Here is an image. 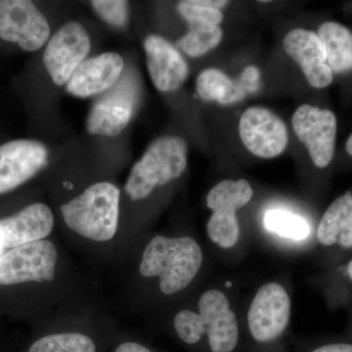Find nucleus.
<instances>
[{
	"label": "nucleus",
	"mask_w": 352,
	"mask_h": 352,
	"mask_svg": "<svg viewBox=\"0 0 352 352\" xmlns=\"http://www.w3.org/2000/svg\"><path fill=\"white\" fill-rule=\"evenodd\" d=\"M120 190L109 182L95 183L61 207L67 226L97 242L113 239L119 222Z\"/></svg>",
	"instance_id": "obj_2"
},
{
	"label": "nucleus",
	"mask_w": 352,
	"mask_h": 352,
	"mask_svg": "<svg viewBox=\"0 0 352 352\" xmlns=\"http://www.w3.org/2000/svg\"><path fill=\"white\" fill-rule=\"evenodd\" d=\"M187 168V144L177 136H164L150 145L134 164L126 184L132 201L143 200L157 187L177 179Z\"/></svg>",
	"instance_id": "obj_3"
},
{
	"label": "nucleus",
	"mask_w": 352,
	"mask_h": 352,
	"mask_svg": "<svg viewBox=\"0 0 352 352\" xmlns=\"http://www.w3.org/2000/svg\"><path fill=\"white\" fill-rule=\"evenodd\" d=\"M346 149L347 153H349V156L352 157V134L351 138H349V140H347Z\"/></svg>",
	"instance_id": "obj_30"
},
{
	"label": "nucleus",
	"mask_w": 352,
	"mask_h": 352,
	"mask_svg": "<svg viewBox=\"0 0 352 352\" xmlns=\"http://www.w3.org/2000/svg\"><path fill=\"white\" fill-rule=\"evenodd\" d=\"M222 39L219 25H194L176 41V47L191 57H201L214 50Z\"/></svg>",
	"instance_id": "obj_23"
},
{
	"label": "nucleus",
	"mask_w": 352,
	"mask_h": 352,
	"mask_svg": "<svg viewBox=\"0 0 352 352\" xmlns=\"http://www.w3.org/2000/svg\"><path fill=\"white\" fill-rule=\"evenodd\" d=\"M310 352H352V342H330L316 347Z\"/></svg>",
	"instance_id": "obj_27"
},
{
	"label": "nucleus",
	"mask_w": 352,
	"mask_h": 352,
	"mask_svg": "<svg viewBox=\"0 0 352 352\" xmlns=\"http://www.w3.org/2000/svg\"><path fill=\"white\" fill-rule=\"evenodd\" d=\"M254 190L245 179H226L214 185L207 196V207L212 210L208 220V239L219 249L228 251L241 241L238 212L251 201Z\"/></svg>",
	"instance_id": "obj_4"
},
{
	"label": "nucleus",
	"mask_w": 352,
	"mask_h": 352,
	"mask_svg": "<svg viewBox=\"0 0 352 352\" xmlns=\"http://www.w3.org/2000/svg\"><path fill=\"white\" fill-rule=\"evenodd\" d=\"M292 317V300L288 289L271 281L256 289L248 308L245 323L252 340L270 344L283 337Z\"/></svg>",
	"instance_id": "obj_5"
},
{
	"label": "nucleus",
	"mask_w": 352,
	"mask_h": 352,
	"mask_svg": "<svg viewBox=\"0 0 352 352\" xmlns=\"http://www.w3.org/2000/svg\"><path fill=\"white\" fill-rule=\"evenodd\" d=\"M50 36V24L34 2L0 0V38L3 41L32 52L43 47Z\"/></svg>",
	"instance_id": "obj_8"
},
{
	"label": "nucleus",
	"mask_w": 352,
	"mask_h": 352,
	"mask_svg": "<svg viewBox=\"0 0 352 352\" xmlns=\"http://www.w3.org/2000/svg\"><path fill=\"white\" fill-rule=\"evenodd\" d=\"M54 227V217L47 206L34 204L18 214L0 219V247L4 252L43 240Z\"/></svg>",
	"instance_id": "obj_16"
},
{
	"label": "nucleus",
	"mask_w": 352,
	"mask_h": 352,
	"mask_svg": "<svg viewBox=\"0 0 352 352\" xmlns=\"http://www.w3.org/2000/svg\"><path fill=\"white\" fill-rule=\"evenodd\" d=\"M90 46L87 32L76 21H69L55 32L43 53L44 66L55 85L68 83L85 61Z\"/></svg>",
	"instance_id": "obj_9"
},
{
	"label": "nucleus",
	"mask_w": 352,
	"mask_h": 352,
	"mask_svg": "<svg viewBox=\"0 0 352 352\" xmlns=\"http://www.w3.org/2000/svg\"><path fill=\"white\" fill-rule=\"evenodd\" d=\"M226 0H185L178 3L180 15L194 25H219L223 20L220 9L228 6Z\"/></svg>",
	"instance_id": "obj_22"
},
{
	"label": "nucleus",
	"mask_w": 352,
	"mask_h": 352,
	"mask_svg": "<svg viewBox=\"0 0 352 352\" xmlns=\"http://www.w3.org/2000/svg\"><path fill=\"white\" fill-rule=\"evenodd\" d=\"M124 67V59L115 52L85 60L69 78L67 90L82 98L101 94L119 82Z\"/></svg>",
	"instance_id": "obj_17"
},
{
	"label": "nucleus",
	"mask_w": 352,
	"mask_h": 352,
	"mask_svg": "<svg viewBox=\"0 0 352 352\" xmlns=\"http://www.w3.org/2000/svg\"><path fill=\"white\" fill-rule=\"evenodd\" d=\"M259 78L261 75H259L258 69L254 66H250L243 72L239 82L247 94H254L258 90L259 82H261Z\"/></svg>",
	"instance_id": "obj_26"
},
{
	"label": "nucleus",
	"mask_w": 352,
	"mask_h": 352,
	"mask_svg": "<svg viewBox=\"0 0 352 352\" xmlns=\"http://www.w3.org/2000/svg\"><path fill=\"white\" fill-rule=\"evenodd\" d=\"M4 254H6V252H4V250L2 249L1 247H0V258H1V256H3Z\"/></svg>",
	"instance_id": "obj_31"
},
{
	"label": "nucleus",
	"mask_w": 352,
	"mask_h": 352,
	"mask_svg": "<svg viewBox=\"0 0 352 352\" xmlns=\"http://www.w3.org/2000/svg\"><path fill=\"white\" fill-rule=\"evenodd\" d=\"M318 36L325 50L327 63L333 73L352 69V34L344 25L326 22L319 28Z\"/></svg>",
	"instance_id": "obj_19"
},
{
	"label": "nucleus",
	"mask_w": 352,
	"mask_h": 352,
	"mask_svg": "<svg viewBox=\"0 0 352 352\" xmlns=\"http://www.w3.org/2000/svg\"><path fill=\"white\" fill-rule=\"evenodd\" d=\"M204 263L201 245L191 237L157 235L145 248L139 265L143 277L159 278V289L166 296L189 287Z\"/></svg>",
	"instance_id": "obj_1"
},
{
	"label": "nucleus",
	"mask_w": 352,
	"mask_h": 352,
	"mask_svg": "<svg viewBox=\"0 0 352 352\" xmlns=\"http://www.w3.org/2000/svg\"><path fill=\"white\" fill-rule=\"evenodd\" d=\"M317 244L326 250L352 251V193L346 192L329 206L315 232Z\"/></svg>",
	"instance_id": "obj_18"
},
{
	"label": "nucleus",
	"mask_w": 352,
	"mask_h": 352,
	"mask_svg": "<svg viewBox=\"0 0 352 352\" xmlns=\"http://www.w3.org/2000/svg\"><path fill=\"white\" fill-rule=\"evenodd\" d=\"M28 352H96L94 340L78 333H55L34 342Z\"/></svg>",
	"instance_id": "obj_24"
},
{
	"label": "nucleus",
	"mask_w": 352,
	"mask_h": 352,
	"mask_svg": "<svg viewBox=\"0 0 352 352\" xmlns=\"http://www.w3.org/2000/svg\"><path fill=\"white\" fill-rule=\"evenodd\" d=\"M197 338L207 336L212 352H233L239 344L240 325L226 292L210 289L201 294L196 311Z\"/></svg>",
	"instance_id": "obj_6"
},
{
	"label": "nucleus",
	"mask_w": 352,
	"mask_h": 352,
	"mask_svg": "<svg viewBox=\"0 0 352 352\" xmlns=\"http://www.w3.org/2000/svg\"><path fill=\"white\" fill-rule=\"evenodd\" d=\"M57 259L56 247L47 240L9 250L0 258V285L52 281Z\"/></svg>",
	"instance_id": "obj_7"
},
{
	"label": "nucleus",
	"mask_w": 352,
	"mask_h": 352,
	"mask_svg": "<svg viewBox=\"0 0 352 352\" xmlns=\"http://www.w3.org/2000/svg\"><path fill=\"white\" fill-rule=\"evenodd\" d=\"M48 151L43 143L30 139L0 146V194L17 188L47 164Z\"/></svg>",
	"instance_id": "obj_13"
},
{
	"label": "nucleus",
	"mask_w": 352,
	"mask_h": 352,
	"mask_svg": "<svg viewBox=\"0 0 352 352\" xmlns=\"http://www.w3.org/2000/svg\"><path fill=\"white\" fill-rule=\"evenodd\" d=\"M148 71L162 92L175 91L188 78L189 69L182 55L163 36L152 34L145 39Z\"/></svg>",
	"instance_id": "obj_15"
},
{
	"label": "nucleus",
	"mask_w": 352,
	"mask_h": 352,
	"mask_svg": "<svg viewBox=\"0 0 352 352\" xmlns=\"http://www.w3.org/2000/svg\"><path fill=\"white\" fill-rule=\"evenodd\" d=\"M136 94L133 80L122 78L94 104L87 118V131L103 136L120 134L131 122Z\"/></svg>",
	"instance_id": "obj_12"
},
{
	"label": "nucleus",
	"mask_w": 352,
	"mask_h": 352,
	"mask_svg": "<svg viewBox=\"0 0 352 352\" xmlns=\"http://www.w3.org/2000/svg\"><path fill=\"white\" fill-rule=\"evenodd\" d=\"M342 275L347 281L352 283V258L349 259V261L342 267Z\"/></svg>",
	"instance_id": "obj_29"
},
{
	"label": "nucleus",
	"mask_w": 352,
	"mask_h": 352,
	"mask_svg": "<svg viewBox=\"0 0 352 352\" xmlns=\"http://www.w3.org/2000/svg\"><path fill=\"white\" fill-rule=\"evenodd\" d=\"M115 352H152L147 347L141 346L138 342H124V344H120Z\"/></svg>",
	"instance_id": "obj_28"
},
{
	"label": "nucleus",
	"mask_w": 352,
	"mask_h": 352,
	"mask_svg": "<svg viewBox=\"0 0 352 352\" xmlns=\"http://www.w3.org/2000/svg\"><path fill=\"white\" fill-rule=\"evenodd\" d=\"M293 127L314 166L327 168L335 154L337 119L333 113L305 104L294 113Z\"/></svg>",
	"instance_id": "obj_10"
},
{
	"label": "nucleus",
	"mask_w": 352,
	"mask_h": 352,
	"mask_svg": "<svg viewBox=\"0 0 352 352\" xmlns=\"http://www.w3.org/2000/svg\"><path fill=\"white\" fill-rule=\"evenodd\" d=\"M283 45L287 54L302 69L310 85L324 88L331 85L333 72L318 34L298 28L287 34Z\"/></svg>",
	"instance_id": "obj_14"
},
{
	"label": "nucleus",
	"mask_w": 352,
	"mask_h": 352,
	"mask_svg": "<svg viewBox=\"0 0 352 352\" xmlns=\"http://www.w3.org/2000/svg\"><path fill=\"white\" fill-rule=\"evenodd\" d=\"M91 4L102 19L105 20L109 24L116 27H122L126 24L127 9H129L126 1L99 0V1H92Z\"/></svg>",
	"instance_id": "obj_25"
},
{
	"label": "nucleus",
	"mask_w": 352,
	"mask_h": 352,
	"mask_svg": "<svg viewBox=\"0 0 352 352\" xmlns=\"http://www.w3.org/2000/svg\"><path fill=\"white\" fill-rule=\"evenodd\" d=\"M197 92L201 98L222 105L238 103L245 98V90L239 80H234L217 69H207L197 78Z\"/></svg>",
	"instance_id": "obj_20"
},
{
	"label": "nucleus",
	"mask_w": 352,
	"mask_h": 352,
	"mask_svg": "<svg viewBox=\"0 0 352 352\" xmlns=\"http://www.w3.org/2000/svg\"><path fill=\"white\" fill-rule=\"evenodd\" d=\"M239 131L247 149L263 159L279 156L288 145V131L283 120L261 106L245 111L241 117Z\"/></svg>",
	"instance_id": "obj_11"
},
{
	"label": "nucleus",
	"mask_w": 352,
	"mask_h": 352,
	"mask_svg": "<svg viewBox=\"0 0 352 352\" xmlns=\"http://www.w3.org/2000/svg\"><path fill=\"white\" fill-rule=\"evenodd\" d=\"M263 226L278 240L302 244L311 235V226L302 215L286 208H270L264 214Z\"/></svg>",
	"instance_id": "obj_21"
}]
</instances>
